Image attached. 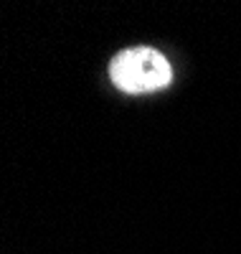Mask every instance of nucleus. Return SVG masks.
Returning a JSON list of instances; mask_svg holds the SVG:
<instances>
[{
	"instance_id": "obj_1",
	"label": "nucleus",
	"mask_w": 241,
	"mask_h": 254,
	"mask_svg": "<svg viewBox=\"0 0 241 254\" xmlns=\"http://www.w3.org/2000/svg\"><path fill=\"white\" fill-rule=\"evenodd\" d=\"M109 74H112V81L120 89L137 94V92H152L165 87L173 76V69L160 51L137 46L117 54L112 59Z\"/></svg>"
}]
</instances>
